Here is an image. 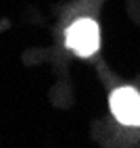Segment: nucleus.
<instances>
[{"instance_id": "1", "label": "nucleus", "mask_w": 140, "mask_h": 148, "mask_svg": "<svg viewBox=\"0 0 140 148\" xmlns=\"http://www.w3.org/2000/svg\"><path fill=\"white\" fill-rule=\"evenodd\" d=\"M65 42L67 48L73 50L77 56L88 58L92 56L98 46H101V32H98V25L92 21V19H77V21L67 27V34H65Z\"/></svg>"}, {"instance_id": "2", "label": "nucleus", "mask_w": 140, "mask_h": 148, "mask_svg": "<svg viewBox=\"0 0 140 148\" xmlns=\"http://www.w3.org/2000/svg\"><path fill=\"white\" fill-rule=\"evenodd\" d=\"M111 111L123 125H140V94L134 88H117L111 94Z\"/></svg>"}]
</instances>
